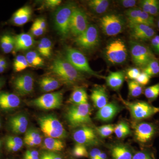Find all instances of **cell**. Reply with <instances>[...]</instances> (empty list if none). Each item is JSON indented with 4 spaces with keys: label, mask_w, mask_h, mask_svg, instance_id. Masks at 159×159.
Instances as JSON below:
<instances>
[{
    "label": "cell",
    "mask_w": 159,
    "mask_h": 159,
    "mask_svg": "<svg viewBox=\"0 0 159 159\" xmlns=\"http://www.w3.org/2000/svg\"><path fill=\"white\" fill-rule=\"evenodd\" d=\"M51 70L61 82L68 85L74 84L84 79L81 72L75 68L66 58H56L51 65Z\"/></svg>",
    "instance_id": "obj_1"
},
{
    "label": "cell",
    "mask_w": 159,
    "mask_h": 159,
    "mask_svg": "<svg viewBox=\"0 0 159 159\" xmlns=\"http://www.w3.org/2000/svg\"><path fill=\"white\" fill-rule=\"evenodd\" d=\"M91 108L88 102L82 104H73L67 109L66 119L69 125L74 128L92 123L91 118Z\"/></svg>",
    "instance_id": "obj_2"
},
{
    "label": "cell",
    "mask_w": 159,
    "mask_h": 159,
    "mask_svg": "<svg viewBox=\"0 0 159 159\" xmlns=\"http://www.w3.org/2000/svg\"><path fill=\"white\" fill-rule=\"evenodd\" d=\"M38 123L46 137L64 139L68 134L61 122L56 116L52 114L44 115L38 118Z\"/></svg>",
    "instance_id": "obj_3"
},
{
    "label": "cell",
    "mask_w": 159,
    "mask_h": 159,
    "mask_svg": "<svg viewBox=\"0 0 159 159\" xmlns=\"http://www.w3.org/2000/svg\"><path fill=\"white\" fill-rule=\"evenodd\" d=\"M76 8L72 3L59 7L54 12V27L63 39L68 37L70 33V22L73 11Z\"/></svg>",
    "instance_id": "obj_4"
},
{
    "label": "cell",
    "mask_w": 159,
    "mask_h": 159,
    "mask_svg": "<svg viewBox=\"0 0 159 159\" xmlns=\"http://www.w3.org/2000/svg\"><path fill=\"white\" fill-rule=\"evenodd\" d=\"M65 55L66 59L79 72L87 73L98 78H105L92 70L87 58L79 50L71 47H66Z\"/></svg>",
    "instance_id": "obj_5"
},
{
    "label": "cell",
    "mask_w": 159,
    "mask_h": 159,
    "mask_svg": "<svg viewBox=\"0 0 159 159\" xmlns=\"http://www.w3.org/2000/svg\"><path fill=\"white\" fill-rule=\"evenodd\" d=\"M130 50L134 63L142 69L145 68L152 61L156 59L148 47L137 41H131Z\"/></svg>",
    "instance_id": "obj_6"
},
{
    "label": "cell",
    "mask_w": 159,
    "mask_h": 159,
    "mask_svg": "<svg viewBox=\"0 0 159 159\" xmlns=\"http://www.w3.org/2000/svg\"><path fill=\"white\" fill-rule=\"evenodd\" d=\"M126 106L133 119L137 121L146 119L159 112V107L151 105L144 101L129 102L122 100Z\"/></svg>",
    "instance_id": "obj_7"
},
{
    "label": "cell",
    "mask_w": 159,
    "mask_h": 159,
    "mask_svg": "<svg viewBox=\"0 0 159 159\" xmlns=\"http://www.w3.org/2000/svg\"><path fill=\"white\" fill-rule=\"evenodd\" d=\"M105 55L109 62L113 64H120L127 59V51L122 40H114L109 43L105 50Z\"/></svg>",
    "instance_id": "obj_8"
},
{
    "label": "cell",
    "mask_w": 159,
    "mask_h": 159,
    "mask_svg": "<svg viewBox=\"0 0 159 159\" xmlns=\"http://www.w3.org/2000/svg\"><path fill=\"white\" fill-rule=\"evenodd\" d=\"M102 32L108 36H116L121 33L124 28V22L119 15H106L99 20Z\"/></svg>",
    "instance_id": "obj_9"
},
{
    "label": "cell",
    "mask_w": 159,
    "mask_h": 159,
    "mask_svg": "<svg viewBox=\"0 0 159 159\" xmlns=\"http://www.w3.org/2000/svg\"><path fill=\"white\" fill-rule=\"evenodd\" d=\"M63 93L61 92L44 94L31 101V105L45 110L60 108L62 104Z\"/></svg>",
    "instance_id": "obj_10"
},
{
    "label": "cell",
    "mask_w": 159,
    "mask_h": 159,
    "mask_svg": "<svg viewBox=\"0 0 159 159\" xmlns=\"http://www.w3.org/2000/svg\"><path fill=\"white\" fill-rule=\"evenodd\" d=\"M73 134V138L77 144L86 146L100 145L101 141L97 136L96 131L89 125L78 127Z\"/></svg>",
    "instance_id": "obj_11"
},
{
    "label": "cell",
    "mask_w": 159,
    "mask_h": 159,
    "mask_svg": "<svg viewBox=\"0 0 159 159\" xmlns=\"http://www.w3.org/2000/svg\"><path fill=\"white\" fill-rule=\"evenodd\" d=\"M99 42L98 29L93 25H89L87 29L75 39V43L78 47L87 51L95 48Z\"/></svg>",
    "instance_id": "obj_12"
},
{
    "label": "cell",
    "mask_w": 159,
    "mask_h": 159,
    "mask_svg": "<svg viewBox=\"0 0 159 159\" xmlns=\"http://www.w3.org/2000/svg\"><path fill=\"white\" fill-rule=\"evenodd\" d=\"M89 26L87 15L82 9L76 7L71 16L70 32L77 37L82 34Z\"/></svg>",
    "instance_id": "obj_13"
},
{
    "label": "cell",
    "mask_w": 159,
    "mask_h": 159,
    "mask_svg": "<svg viewBox=\"0 0 159 159\" xmlns=\"http://www.w3.org/2000/svg\"><path fill=\"white\" fill-rule=\"evenodd\" d=\"M34 78L30 74H25L16 77L13 80L15 90L22 96L31 93L34 90Z\"/></svg>",
    "instance_id": "obj_14"
},
{
    "label": "cell",
    "mask_w": 159,
    "mask_h": 159,
    "mask_svg": "<svg viewBox=\"0 0 159 159\" xmlns=\"http://www.w3.org/2000/svg\"><path fill=\"white\" fill-rule=\"evenodd\" d=\"M29 119L24 113H20L10 117L8 119V129L15 135L25 133L28 129Z\"/></svg>",
    "instance_id": "obj_15"
},
{
    "label": "cell",
    "mask_w": 159,
    "mask_h": 159,
    "mask_svg": "<svg viewBox=\"0 0 159 159\" xmlns=\"http://www.w3.org/2000/svg\"><path fill=\"white\" fill-rule=\"evenodd\" d=\"M156 133L154 125L148 122L138 123L134 127V137L138 142L145 143L153 138Z\"/></svg>",
    "instance_id": "obj_16"
},
{
    "label": "cell",
    "mask_w": 159,
    "mask_h": 159,
    "mask_svg": "<svg viewBox=\"0 0 159 159\" xmlns=\"http://www.w3.org/2000/svg\"><path fill=\"white\" fill-rule=\"evenodd\" d=\"M129 27L131 36L137 41L151 40L155 34L153 28L146 25L135 24L129 25Z\"/></svg>",
    "instance_id": "obj_17"
},
{
    "label": "cell",
    "mask_w": 159,
    "mask_h": 159,
    "mask_svg": "<svg viewBox=\"0 0 159 159\" xmlns=\"http://www.w3.org/2000/svg\"><path fill=\"white\" fill-rule=\"evenodd\" d=\"M121 109V107L116 102H109L99 109L95 119L102 122H109L120 112Z\"/></svg>",
    "instance_id": "obj_18"
},
{
    "label": "cell",
    "mask_w": 159,
    "mask_h": 159,
    "mask_svg": "<svg viewBox=\"0 0 159 159\" xmlns=\"http://www.w3.org/2000/svg\"><path fill=\"white\" fill-rule=\"evenodd\" d=\"M21 100L16 94L8 92H0V109L3 111H11L17 108Z\"/></svg>",
    "instance_id": "obj_19"
},
{
    "label": "cell",
    "mask_w": 159,
    "mask_h": 159,
    "mask_svg": "<svg viewBox=\"0 0 159 159\" xmlns=\"http://www.w3.org/2000/svg\"><path fill=\"white\" fill-rule=\"evenodd\" d=\"M91 99L94 106L99 109L108 103V97L105 88L102 86L95 87L91 94Z\"/></svg>",
    "instance_id": "obj_20"
},
{
    "label": "cell",
    "mask_w": 159,
    "mask_h": 159,
    "mask_svg": "<svg viewBox=\"0 0 159 159\" xmlns=\"http://www.w3.org/2000/svg\"><path fill=\"white\" fill-rule=\"evenodd\" d=\"M14 38V50L16 52L29 50L34 44V39L32 35L28 33H21Z\"/></svg>",
    "instance_id": "obj_21"
},
{
    "label": "cell",
    "mask_w": 159,
    "mask_h": 159,
    "mask_svg": "<svg viewBox=\"0 0 159 159\" xmlns=\"http://www.w3.org/2000/svg\"><path fill=\"white\" fill-rule=\"evenodd\" d=\"M112 159H132L134 154L130 147L124 144H116L111 148Z\"/></svg>",
    "instance_id": "obj_22"
},
{
    "label": "cell",
    "mask_w": 159,
    "mask_h": 159,
    "mask_svg": "<svg viewBox=\"0 0 159 159\" xmlns=\"http://www.w3.org/2000/svg\"><path fill=\"white\" fill-rule=\"evenodd\" d=\"M125 75L122 71L111 72L105 77L107 84L114 90H119L125 80Z\"/></svg>",
    "instance_id": "obj_23"
},
{
    "label": "cell",
    "mask_w": 159,
    "mask_h": 159,
    "mask_svg": "<svg viewBox=\"0 0 159 159\" xmlns=\"http://www.w3.org/2000/svg\"><path fill=\"white\" fill-rule=\"evenodd\" d=\"M39 84L43 92L49 93L59 89L61 85V82L55 77L47 76L39 80Z\"/></svg>",
    "instance_id": "obj_24"
},
{
    "label": "cell",
    "mask_w": 159,
    "mask_h": 159,
    "mask_svg": "<svg viewBox=\"0 0 159 159\" xmlns=\"http://www.w3.org/2000/svg\"><path fill=\"white\" fill-rule=\"evenodd\" d=\"M32 10L29 6H25L18 9L13 14L12 20L15 25L22 26L26 24L30 20Z\"/></svg>",
    "instance_id": "obj_25"
},
{
    "label": "cell",
    "mask_w": 159,
    "mask_h": 159,
    "mask_svg": "<svg viewBox=\"0 0 159 159\" xmlns=\"http://www.w3.org/2000/svg\"><path fill=\"white\" fill-rule=\"evenodd\" d=\"M6 150L9 153L17 152L23 148L24 142L23 139L17 136H7L4 140Z\"/></svg>",
    "instance_id": "obj_26"
},
{
    "label": "cell",
    "mask_w": 159,
    "mask_h": 159,
    "mask_svg": "<svg viewBox=\"0 0 159 159\" xmlns=\"http://www.w3.org/2000/svg\"><path fill=\"white\" fill-rule=\"evenodd\" d=\"M64 147V144L61 139L50 137L46 138L43 143V148L46 151L53 152L61 151Z\"/></svg>",
    "instance_id": "obj_27"
},
{
    "label": "cell",
    "mask_w": 159,
    "mask_h": 159,
    "mask_svg": "<svg viewBox=\"0 0 159 159\" xmlns=\"http://www.w3.org/2000/svg\"><path fill=\"white\" fill-rule=\"evenodd\" d=\"M88 97L86 91L82 88H77L72 92L70 98L73 104H82L88 103Z\"/></svg>",
    "instance_id": "obj_28"
},
{
    "label": "cell",
    "mask_w": 159,
    "mask_h": 159,
    "mask_svg": "<svg viewBox=\"0 0 159 159\" xmlns=\"http://www.w3.org/2000/svg\"><path fill=\"white\" fill-rule=\"evenodd\" d=\"M110 2L107 0H92L88 3L89 7L97 14H102L108 9Z\"/></svg>",
    "instance_id": "obj_29"
},
{
    "label": "cell",
    "mask_w": 159,
    "mask_h": 159,
    "mask_svg": "<svg viewBox=\"0 0 159 159\" xmlns=\"http://www.w3.org/2000/svg\"><path fill=\"white\" fill-rule=\"evenodd\" d=\"M0 46L3 52L9 54L15 48V38L10 34H5L0 39Z\"/></svg>",
    "instance_id": "obj_30"
},
{
    "label": "cell",
    "mask_w": 159,
    "mask_h": 159,
    "mask_svg": "<svg viewBox=\"0 0 159 159\" xmlns=\"http://www.w3.org/2000/svg\"><path fill=\"white\" fill-rule=\"evenodd\" d=\"M25 57L31 66L41 67L44 65L43 59L36 51H30L27 52Z\"/></svg>",
    "instance_id": "obj_31"
},
{
    "label": "cell",
    "mask_w": 159,
    "mask_h": 159,
    "mask_svg": "<svg viewBox=\"0 0 159 159\" xmlns=\"http://www.w3.org/2000/svg\"><path fill=\"white\" fill-rule=\"evenodd\" d=\"M114 133L117 138L122 139L129 135L131 134V130L126 122H121L115 125Z\"/></svg>",
    "instance_id": "obj_32"
},
{
    "label": "cell",
    "mask_w": 159,
    "mask_h": 159,
    "mask_svg": "<svg viewBox=\"0 0 159 159\" xmlns=\"http://www.w3.org/2000/svg\"><path fill=\"white\" fill-rule=\"evenodd\" d=\"M25 138L31 139L35 146L41 145L43 141L42 136L40 133L38 129L33 127H30L27 129Z\"/></svg>",
    "instance_id": "obj_33"
},
{
    "label": "cell",
    "mask_w": 159,
    "mask_h": 159,
    "mask_svg": "<svg viewBox=\"0 0 159 159\" xmlns=\"http://www.w3.org/2000/svg\"><path fill=\"white\" fill-rule=\"evenodd\" d=\"M30 66H31L29 65L25 56L22 55H18L15 58L13 68L15 72H21Z\"/></svg>",
    "instance_id": "obj_34"
},
{
    "label": "cell",
    "mask_w": 159,
    "mask_h": 159,
    "mask_svg": "<svg viewBox=\"0 0 159 159\" xmlns=\"http://www.w3.org/2000/svg\"><path fill=\"white\" fill-rule=\"evenodd\" d=\"M143 24L152 28L155 25L154 18L149 13L142 11L136 20L133 24Z\"/></svg>",
    "instance_id": "obj_35"
},
{
    "label": "cell",
    "mask_w": 159,
    "mask_h": 159,
    "mask_svg": "<svg viewBox=\"0 0 159 159\" xmlns=\"http://www.w3.org/2000/svg\"><path fill=\"white\" fill-rule=\"evenodd\" d=\"M129 94L132 97H139L143 92L142 86L135 80H131L128 81Z\"/></svg>",
    "instance_id": "obj_36"
},
{
    "label": "cell",
    "mask_w": 159,
    "mask_h": 159,
    "mask_svg": "<svg viewBox=\"0 0 159 159\" xmlns=\"http://www.w3.org/2000/svg\"><path fill=\"white\" fill-rule=\"evenodd\" d=\"M143 72L149 77L155 76L159 74V62L157 59L152 61L143 69Z\"/></svg>",
    "instance_id": "obj_37"
},
{
    "label": "cell",
    "mask_w": 159,
    "mask_h": 159,
    "mask_svg": "<svg viewBox=\"0 0 159 159\" xmlns=\"http://www.w3.org/2000/svg\"><path fill=\"white\" fill-rule=\"evenodd\" d=\"M114 127L112 124H106L97 127L96 131L101 138H106L113 133Z\"/></svg>",
    "instance_id": "obj_38"
},
{
    "label": "cell",
    "mask_w": 159,
    "mask_h": 159,
    "mask_svg": "<svg viewBox=\"0 0 159 159\" xmlns=\"http://www.w3.org/2000/svg\"><path fill=\"white\" fill-rule=\"evenodd\" d=\"M72 154L76 158L88 157L89 153L86 147L81 144H76L72 150Z\"/></svg>",
    "instance_id": "obj_39"
},
{
    "label": "cell",
    "mask_w": 159,
    "mask_h": 159,
    "mask_svg": "<svg viewBox=\"0 0 159 159\" xmlns=\"http://www.w3.org/2000/svg\"><path fill=\"white\" fill-rule=\"evenodd\" d=\"M144 94L147 99L151 100L157 99L159 96V83L145 89Z\"/></svg>",
    "instance_id": "obj_40"
},
{
    "label": "cell",
    "mask_w": 159,
    "mask_h": 159,
    "mask_svg": "<svg viewBox=\"0 0 159 159\" xmlns=\"http://www.w3.org/2000/svg\"><path fill=\"white\" fill-rule=\"evenodd\" d=\"M142 11V10L140 8L137 7L129 9L126 11L125 15L128 18L129 25L134 24L139 17Z\"/></svg>",
    "instance_id": "obj_41"
},
{
    "label": "cell",
    "mask_w": 159,
    "mask_h": 159,
    "mask_svg": "<svg viewBox=\"0 0 159 159\" xmlns=\"http://www.w3.org/2000/svg\"><path fill=\"white\" fill-rule=\"evenodd\" d=\"M44 49L46 52L47 57H49L51 56L52 51V44L50 39L47 38L42 39L39 41Z\"/></svg>",
    "instance_id": "obj_42"
},
{
    "label": "cell",
    "mask_w": 159,
    "mask_h": 159,
    "mask_svg": "<svg viewBox=\"0 0 159 159\" xmlns=\"http://www.w3.org/2000/svg\"><path fill=\"white\" fill-rule=\"evenodd\" d=\"M39 159H64L59 154L53 152L44 151L40 155Z\"/></svg>",
    "instance_id": "obj_43"
},
{
    "label": "cell",
    "mask_w": 159,
    "mask_h": 159,
    "mask_svg": "<svg viewBox=\"0 0 159 159\" xmlns=\"http://www.w3.org/2000/svg\"><path fill=\"white\" fill-rule=\"evenodd\" d=\"M141 73L140 70L138 68H130L126 71V75L129 79L135 80Z\"/></svg>",
    "instance_id": "obj_44"
},
{
    "label": "cell",
    "mask_w": 159,
    "mask_h": 159,
    "mask_svg": "<svg viewBox=\"0 0 159 159\" xmlns=\"http://www.w3.org/2000/svg\"><path fill=\"white\" fill-rule=\"evenodd\" d=\"M151 77L148 75L142 72L139 75L135 81L142 86L146 85L150 81Z\"/></svg>",
    "instance_id": "obj_45"
},
{
    "label": "cell",
    "mask_w": 159,
    "mask_h": 159,
    "mask_svg": "<svg viewBox=\"0 0 159 159\" xmlns=\"http://www.w3.org/2000/svg\"><path fill=\"white\" fill-rule=\"evenodd\" d=\"M132 159H154L148 152L140 151L134 154Z\"/></svg>",
    "instance_id": "obj_46"
},
{
    "label": "cell",
    "mask_w": 159,
    "mask_h": 159,
    "mask_svg": "<svg viewBox=\"0 0 159 159\" xmlns=\"http://www.w3.org/2000/svg\"><path fill=\"white\" fill-rule=\"evenodd\" d=\"M30 30H31V32L32 34L35 36H40V35H42L44 32V31H43L39 27L35 20L34 21L33 25L31 26Z\"/></svg>",
    "instance_id": "obj_47"
},
{
    "label": "cell",
    "mask_w": 159,
    "mask_h": 159,
    "mask_svg": "<svg viewBox=\"0 0 159 159\" xmlns=\"http://www.w3.org/2000/svg\"><path fill=\"white\" fill-rule=\"evenodd\" d=\"M148 13L153 16L159 14V1L153 0Z\"/></svg>",
    "instance_id": "obj_48"
},
{
    "label": "cell",
    "mask_w": 159,
    "mask_h": 159,
    "mask_svg": "<svg viewBox=\"0 0 159 159\" xmlns=\"http://www.w3.org/2000/svg\"><path fill=\"white\" fill-rule=\"evenodd\" d=\"M153 0H144L140 1L139 2L140 9L142 11L148 13L149 12V9Z\"/></svg>",
    "instance_id": "obj_49"
},
{
    "label": "cell",
    "mask_w": 159,
    "mask_h": 159,
    "mask_svg": "<svg viewBox=\"0 0 159 159\" xmlns=\"http://www.w3.org/2000/svg\"><path fill=\"white\" fill-rule=\"evenodd\" d=\"M137 2V1L135 0H122L120 1V3L123 7L129 9L134 8Z\"/></svg>",
    "instance_id": "obj_50"
},
{
    "label": "cell",
    "mask_w": 159,
    "mask_h": 159,
    "mask_svg": "<svg viewBox=\"0 0 159 159\" xmlns=\"http://www.w3.org/2000/svg\"><path fill=\"white\" fill-rule=\"evenodd\" d=\"M61 0H47L45 2V6L48 8H54L60 5Z\"/></svg>",
    "instance_id": "obj_51"
},
{
    "label": "cell",
    "mask_w": 159,
    "mask_h": 159,
    "mask_svg": "<svg viewBox=\"0 0 159 159\" xmlns=\"http://www.w3.org/2000/svg\"><path fill=\"white\" fill-rule=\"evenodd\" d=\"M40 153L38 151L35 149L27 150L24 154V157H40Z\"/></svg>",
    "instance_id": "obj_52"
},
{
    "label": "cell",
    "mask_w": 159,
    "mask_h": 159,
    "mask_svg": "<svg viewBox=\"0 0 159 159\" xmlns=\"http://www.w3.org/2000/svg\"><path fill=\"white\" fill-rule=\"evenodd\" d=\"M36 22L38 24L39 27L43 29V31H45L46 29H47V23L45 20L44 19L42 18H38L35 20Z\"/></svg>",
    "instance_id": "obj_53"
},
{
    "label": "cell",
    "mask_w": 159,
    "mask_h": 159,
    "mask_svg": "<svg viewBox=\"0 0 159 159\" xmlns=\"http://www.w3.org/2000/svg\"><path fill=\"white\" fill-rule=\"evenodd\" d=\"M37 49L38 51L39 52L40 54L42 55V56H43V57H47L46 56V54L45 51L43 47L42 44L40 42L38 43L37 44Z\"/></svg>",
    "instance_id": "obj_54"
},
{
    "label": "cell",
    "mask_w": 159,
    "mask_h": 159,
    "mask_svg": "<svg viewBox=\"0 0 159 159\" xmlns=\"http://www.w3.org/2000/svg\"><path fill=\"white\" fill-rule=\"evenodd\" d=\"M0 66L3 67H7V64L6 60L2 57H0Z\"/></svg>",
    "instance_id": "obj_55"
},
{
    "label": "cell",
    "mask_w": 159,
    "mask_h": 159,
    "mask_svg": "<svg viewBox=\"0 0 159 159\" xmlns=\"http://www.w3.org/2000/svg\"><path fill=\"white\" fill-rule=\"evenodd\" d=\"M99 159H108L107 155L103 152H101V153L99 154V157H98Z\"/></svg>",
    "instance_id": "obj_56"
},
{
    "label": "cell",
    "mask_w": 159,
    "mask_h": 159,
    "mask_svg": "<svg viewBox=\"0 0 159 159\" xmlns=\"http://www.w3.org/2000/svg\"><path fill=\"white\" fill-rule=\"evenodd\" d=\"M2 140H1V139H0V159H1V157H2Z\"/></svg>",
    "instance_id": "obj_57"
},
{
    "label": "cell",
    "mask_w": 159,
    "mask_h": 159,
    "mask_svg": "<svg viewBox=\"0 0 159 159\" xmlns=\"http://www.w3.org/2000/svg\"><path fill=\"white\" fill-rule=\"evenodd\" d=\"M154 37L159 47V35H156Z\"/></svg>",
    "instance_id": "obj_58"
},
{
    "label": "cell",
    "mask_w": 159,
    "mask_h": 159,
    "mask_svg": "<svg viewBox=\"0 0 159 159\" xmlns=\"http://www.w3.org/2000/svg\"><path fill=\"white\" fill-rule=\"evenodd\" d=\"M6 69V68L0 66V74H1V73H2L3 72H4V71Z\"/></svg>",
    "instance_id": "obj_59"
},
{
    "label": "cell",
    "mask_w": 159,
    "mask_h": 159,
    "mask_svg": "<svg viewBox=\"0 0 159 159\" xmlns=\"http://www.w3.org/2000/svg\"><path fill=\"white\" fill-rule=\"evenodd\" d=\"M40 157H23V159H39Z\"/></svg>",
    "instance_id": "obj_60"
},
{
    "label": "cell",
    "mask_w": 159,
    "mask_h": 159,
    "mask_svg": "<svg viewBox=\"0 0 159 159\" xmlns=\"http://www.w3.org/2000/svg\"><path fill=\"white\" fill-rule=\"evenodd\" d=\"M3 84H4V82H3V80L0 79V89L2 88V87Z\"/></svg>",
    "instance_id": "obj_61"
},
{
    "label": "cell",
    "mask_w": 159,
    "mask_h": 159,
    "mask_svg": "<svg viewBox=\"0 0 159 159\" xmlns=\"http://www.w3.org/2000/svg\"><path fill=\"white\" fill-rule=\"evenodd\" d=\"M157 25L158 28L159 29V17L157 21Z\"/></svg>",
    "instance_id": "obj_62"
},
{
    "label": "cell",
    "mask_w": 159,
    "mask_h": 159,
    "mask_svg": "<svg viewBox=\"0 0 159 159\" xmlns=\"http://www.w3.org/2000/svg\"><path fill=\"white\" fill-rule=\"evenodd\" d=\"M2 126V120H1V117H0V129L1 128Z\"/></svg>",
    "instance_id": "obj_63"
},
{
    "label": "cell",
    "mask_w": 159,
    "mask_h": 159,
    "mask_svg": "<svg viewBox=\"0 0 159 159\" xmlns=\"http://www.w3.org/2000/svg\"><path fill=\"white\" fill-rule=\"evenodd\" d=\"M13 159V158H8V159Z\"/></svg>",
    "instance_id": "obj_64"
}]
</instances>
